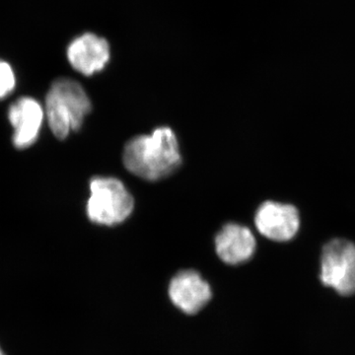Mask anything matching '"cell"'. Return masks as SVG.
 <instances>
[{"label":"cell","mask_w":355,"mask_h":355,"mask_svg":"<svg viewBox=\"0 0 355 355\" xmlns=\"http://www.w3.org/2000/svg\"><path fill=\"white\" fill-rule=\"evenodd\" d=\"M301 219L299 210L288 203H261L254 216V225L263 237L275 242H287L297 235Z\"/></svg>","instance_id":"5"},{"label":"cell","mask_w":355,"mask_h":355,"mask_svg":"<svg viewBox=\"0 0 355 355\" xmlns=\"http://www.w3.org/2000/svg\"><path fill=\"white\" fill-rule=\"evenodd\" d=\"M257 243L249 228L228 223L216 238V253L228 265H240L249 261L256 251Z\"/></svg>","instance_id":"9"},{"label":"cell","mask_w":355,"mask_h":355,"mask_svg":"<svg viewBox=\"0 0 355 355\" xmlns=\"http://www.w3.org/2000/svg\"><path fill=\"white\" fill-rule=\"evenodd\" d=\"M0 355H6L3 354V352H2L1 349H0Z\"/></svg>","instance_id":"11"},{"label":"cell","mask_w":355,"mask_h":355,"mask_svg":"<svg viewBox=\"0 0 355 355\" xmlns=\"http://www.w3.org/2000/svg\"><path fill=\"white\" fill-rule=\"evenodd\" d=\"M170 300L184 314H197L209 303L212 292L209 284L195 270H183L169 284Z\"/></svg>","instance_id":"8"},{"label":"cell","mask_w":355,"mask_h":355,"mask_svg":"<svg viewBox=\"0 0 355 355\" xmlns=\"http://www.w3.org/2000/svg\"><path fill=\"white\" fill-rule=\"evenodd\" d=\"M87 93L77 81L60 78L51 84L46 96V113L49 127L57 139L62 140L83 125L91 111Z\"/></svg>","instance_id":"2"},{"label":"cell","mask_w":355,"mask_h":355,"mask_svg":"<svg viewBox=\"0 0 355 355\" xmlns=\"http://www.w3.org/2000/svg\"><path fill=\"white\" fill-rule=\"evenodd\" d=\"M133 207L132 196L120 180L112 177H96L91 180L86 212L93 223L116 225L128 218Z\"/></svg>","instance_id":"3"},{"label":"cell","mask_w":355,"mask_h":355,"mask_svg":"<svg viewBox=\"0 0 355 355\" xmlns=\"http://www.w3.org/2000/svg\"><path fill=\"white\" fill-rule=\"evenodd\" d=\"M44 110L32 97H21L10 105L8 121L13 128L12 142L15 148H29L36 144L43 127Z\"/></svg>","instance_id":"6"},{"label":"cell","mask_w":355,"mask_h":355,"mask_svg":"<svg viewBox=\"0 0 355 355\" xmlns=\"http://www.w3.org/2000/svg\"><path fill=\"white\" fill-rule=\"evenodd\" d=\"M320 279L343 296L355 294V244L347 239L331 240L320 259Z\"/></svg>","instance_id":"4"},{"label":"cell","mask_w":355,"mask_h":355,"mask_svg":"<svg viewBox=\"0 0 355 355\" xmlns=\"http://www.w3.org/2000/svg\"><path fill=\"white\" fill-rule=\"evenodd\" d=\"M16 87L15 72L8 62L0 60V100L6 99Z\"/></svg>","instance_id":"10"},{"label":"cell","mask_w":355,"mask_h":355,"mask_svg":"<svg viewBox=\"0 0 355 355\" xmlns=\"http://www.w3.org/2000/svg\"><path fill=\"white\" fill-rule=\"evenodd\" d=\"M123 160L128 171L147 181L169 176L182 163L176 135L161 127L151 135L133 137L125 144Z\"/></svg>","instance_id":"1"},{"label":"cell","mask_w":355,"mask_h":355,"mask_svg":"<svg viewBox=\"0 0 355 355\" xmlns=\"http://www.w3.org/2000/svg\"><path fill=\"white\" fill-rule=\"evenodd\" d=\"M67 57L73 69L83 76H91L102 71L108 64L111 51L106 40L93 33H85L69 44Z\"/></svg>","instance_id":"7"}]
</instances>
